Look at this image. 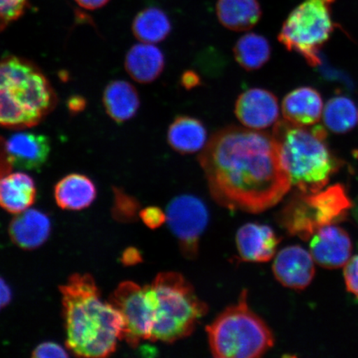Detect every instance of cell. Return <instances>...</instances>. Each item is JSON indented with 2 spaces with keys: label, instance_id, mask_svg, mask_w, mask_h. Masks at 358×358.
<instances>
[{
  "label": "cell",
  "instance_id": "6da1fadb",
  "mask_svg": "<svg viewBox=\"0 0 358 358\" xmlns=\"http://www.w3.org/2000/svg\"><path fill=\"white\" fill-rule=\"evenodd\" d=\"M213 199L223 208L261 213L292 186L273 134L229 127L215 133L199 155Z\"/></svg>",
  "mask_w": 358,
  "mask_h": 358
},
{
  "label": "cell",
  "instance_id": "7a4b0ae2",
  "mask_svg": "<svg viewBox=\"0 0 358 358\" xmlns=\"http://www.w3.org/2000/svg\"><path fill=\"white\" fill-rule=\"evenodd\" d=\"M60 291L69 350L80 357L113 355L123 339L124 317L113 304L103 301L93 277L74 274Z\"/></svg>",
  "mask_w": 358,
  "mask_h": 358
},
{
  "label": "cell",
  "instance_id": "3957f363",
  "mask_svg": "<svg viewBox=\"0 0 358 358\" xmlns=\"http://www.w3.org/2000/svg\"><path fill=\"white\" fill-rule=\"evenodd\" d=\"M57 104L55 88L34 62L17 56L0 59V127H36Z\"/></svg>",
  "mask_w": 358,
  "mask_h": 358
},
{
  "label": "cell",
  "instance_id": "277c9868",
  "mask_svg": "<svg viewBox=\"0 0 358 358\" xmlns=\"http://www.w3.org/2000/svg\"><path fill=\"white\" fill-rule=\"evenodd\" d=\"M280 148L282 162L291 183L301 194H313L324 189L338 171L339 161L326 142L321 125L298 127L279 120L273 129Z\"/></svg>",
  "mask_w": 358,
  "mask_h": 358
},
{
  "label": "cell",
  "instance_id": "5b68a950",
  "mask_svg": "<svg viewBox=\"0 0 358 358\" xmlns=\"http://www.w3.org/2000/svg\"><path fill=\"white\" fill-rule=\"evenodd\" d=\"M210 350L217 358H256L274 346L270 328L248 303V292L222 311L207 327Z\"/></svg>",
  "mask_w": 358,
  "mask_h": 358
},
{
  "label": "cell",
  "instance_id": "8992f818",
  "mask_svg": "<svg viewBox=\"0 0 358 358\" xmlns=\"http://www.w3.org/2000/svg\"><path fill=\"white\" fill-rule=\"evenodd\" d=\"M152 286L158 299L156 322L151 341L172 343L189 337L208 306L196 295L194 286L178 272H161Z\"/></svg>",
  "mask_w": 358,
  "mask_h": 358
},
{
  "label": "cell",
  "instance_id": "52a82bcc",
  "mask_svg": "<svg viewBox=\"0 0 358 358\" xmlns=\"http://www.w3.org/2000/svg\"><path fill=\"white\" fill-rule=\"evenodd\" d=\"M352 208L345 189L340 185L291 200L281 214V222L290 235L310 240L321 227L341 222Z\"/></svg>",
  "mask_w": 358,
  "mask_h": 358
},
{
  "label": "cell",
  "instance_id": "ba28073f",
  "mask_svg": "<svg viewBox=\"0 0 358 358\" xmlns=\"http://www.w3.org/2000/svg\"><path fill=\"white\" fill-rule=\"evenodd\" d=\"M334 0H306L290 13L279 34V41L299 53L308 64H321L320 52L333 33L330 6Z\"/></svg>",
  "mask_w": 358,
  "mask_h": 358
},
{
  "label": "cell",
  "instance_id": "9c48e42d",
  "mask_svg": "<svg viewBox=\"0 0 358 358\" xmlns=\"http://www.w3.org/2000/svg\"><path fill=\"white\" fill-rule=\"evenodd\" d=\"M122 313L124 320L123 339L136 348L144 340H151L156 322L158 299L152 285L141 286L124 281L109 301Z\"/></svg>",
  "mask_w": 358,
  "mask_h": 358
},
{
  "label": "cell",
  "instance_id": "30bf717a",
  "mask_svg": "<svg viewBox=\"0 0 358 358\" xmlns=\"http://www.w3.org/2000/svg\"><path fill=\"white\" fill-rule=\"evenodd\" d=\"M165 213L182 254L187 259H195L199 254V241L209 220L205 203L198 196L183 194L170 201Z\"/></svg>",
  "mask_w": 358,
  "mask_h": 358
},
{
  "label": "cell",
  "instance_id": "8fae6325",
  "mask_svg": "<svg viewBox=\"0 0 358 358\" xmlns=\"http://www.w3.org/2000/svg\"><path fill=\"white\" fill-rule=\"evenodd\" d=\"M235 114L245 127L262 131L279 122L278 100L268 90L249 89L237 99Z\"/></svg>",
  "mask_w": 358,
  "mask_h": 358
},
{
  "label": "cell",
  "instance_id": "7c38bea8",
  "mask_svg": "<svg viewBox=\"0 0 358 358\" xmlns=\"http://www.w3.org/2000/svg\"><path fill=\"white\" fill-rule=\"evenodd\" d=\"M315 259L299 245H289L275 256L273 273L285 287L301 290L308 287L315 277Z\"/></svg>",
  "mask_w": 358,
  "mask_h": 358
},
{
  "label": "cell",
  "instance_id": "4fadbf2b",
  "mask_svg": "<svg viewBox=\"0 0 358 358\" xmlns=\"http://www.w3.org/2000/svg\"><path fill=\"white\" fill-rule=\"evenodd\" d=\"M310 254L322 267L338 268L345 266L351 259L352 243L350 236L336 224L325 226L311 237Z\"/></svg>",
  "mask_w": 358,
  "mask_h": 358
},
{
  "label": "cell",
  "instance_id": "5bb4252c",
  "mask_svg": "<svg viewBox=\"0 0 358 358\" xmlns=\"http://www.w3.org/2000/svg\"><path fill=\"white\" fill-rule=\"evenodd\" d=\"M7 153L13 167L39 171L51 154L50 138L44 134L20 132L6 141Z\"/></svg>",
  "mask_w": 358,
  "mask_h": 358
},
{
  "label": "cell",
  "instance_id": "9a60e30c",
  "mask_svg": "<svg viewBox=\"0 0 358 358\" xmlns=\"http://www.w3.org/2000/svg\"><path fill=\"white\" fill-rule=\"evenodd\" d=\"M271 227L259 223H246L236 232V244L243 262L265 263L275 258L280 243Z\"/></svg>",
  "mask_w": 358,
  "mask_h": 358
},
{
  "label": "cell",
  "instance_id": "2e32d148",
  "mask_svg": "<svg viewBox=\"0 0 358 358\" xmlns=\"http://www.w3.org/2000/svg\"><path fill=\"white\" fill-rule=\"evenodd\" d=\"M52 223L47 214L37 209H28L13 218L8 234L20 248L33 250L42 246L51 234Z\"/></svg>",
  "mask_w": 358,
  "mask_h": 358
},
{
  "label": "cell",
  "instance_id": "e0dca14e",
  "mask_svg": "<svg viewBox=\"0 0 358 358\" xmlns=\"http://www.w3.org/2000/svg\"><path fill=\"white\" fill-rule=\"evenodd\" d=\"M323 100L312 87L294 90L282 101V113L286 122L298 127H312L323 115Z\"/></svg>",
  "mask_w": 358,
  "mask_h": 358
},
{
  "label": "cell",
  "instance_id": "ac0fdd59",
  "mask_svg": "<svg viewBox=\"0 0 358 358\" xmlns=\"http://www.w3.org/2000/svg\"><path fill=\"white\" fill-rule=\"evenodd\" d=\"M124 67L129 77L136 82L142 84L152 83L164 71V55L154 44L137 43L127 52Z\"/></svg>",
  "mask_w": 358,
  "mask_h": 358
},
{
  "label": "cell",
  "instance_id": "d6986e66",
  "mask_svg": "<svg viewBox=\"0 0 358 358\" xmlns=\"http://www.w3.org/2000/svg\"><path fill=\"white\" fill-rule=\"evenodd\" d=\"M37 198V187L28 173H10L0 178V207L12 214L28 210Z\"/></svg>",
  "mask_w": 358,
  "mask_h": 358
},
{
  "label": "cell",
  "instance_id": "ffe728a7",
  "mask_svg": "<svg viewBox=\"0 0 358 358\" xmlns=\"http://www.w3.org/2000/svg\"><path fill=\"white\" fill-rule=\"evenodd\" d=\"M96 195L95 183L84 174H67L55 187V198L58 207L69 211L87 208L96 200Z\"/></svg>",
  "mask_w": 358,
  "mask_h": 358
},
{
  "label": "cell",
  "instance_id": "44dd1931",
  "mask_svg": "<svg viewBox=\"0 0 358 358\" xmlns=\"http://www.w3.org/2000/svg\"><path fill=\"white\" fill-rule=\"evenodd\" d=\"M102 102L106 114L118 124L133 119L141 106L136 88L124 80H111L107 85L103 92Z\"/></svg>",
  "mask_w": 358,
  "mask_h": 358
},
{
  "label": "cell",
  "instance_id": "7402d4cb",
  "mask_svg": "<svg viewBox=\"0 0 358 358\" xmlns=\"http://www.w3.org/2000/svg\"><path fill=\"white\" fill-rule=\"evenodd\" d=\"M169 145L181 155H191L204 149L208 132L201 120L189 115H179L169 125Z\"/></svg>",
  "mask_w": 358,
  "mask_h": 358
},
{
  "label": "cell",
  "instance_id": "603a6c76",
  "mask_svg": "<svg viewBox=\"0 0 358 358\" xmlns=\"http://www.w3.org/2000/svg\"><path fill=\"white\" fill-rule=\"evenodd\" d=\"M258 0H218L217 15L225 28L241 32L252 29L262 17Z\"/></svg>",
  "mask_w": 358,
  "mask_h": 358
},
{
  "label": "cell",
  "instance_id": "cb8c5ba5",
  "mask_svg": "<svg viewBox=\"0 0 358 358\" xmlns=\"http://www.w3.org/2000/svg\"><path fill=\"white\" fill-rule=\"evenodd\" d=\"M171 22L160 8L150 7L138 13L133 21L134 37L141 43L155 44L163 42L171 32Z\"/></svg>",
  "mask_w": 358,
  "mask_h": 358
},
{
  "label": "cell",
  "instance_id": "d4e9b609",
  "mask_svg": "<svg viewBox=\"0 0 358 358\" xmlns=\"http://www.w3.org/2000/svg\"><path fill=\"white\" fill-rule=\"evenodd\" d=\"M235 59L243 69L252 71L261 69L271 56V46L268 40L254 33L245 34L234 48Z\"/></svg>",
  "mask_w": 358,
  "mask_h": 358
},
{
  "label": "cell",
  "instance_id": "484cf974",
  "mask_svg": "<svg viewBox=\"0 0 358 358\" xmlns=\"http://www.w3.org/2000/svg\"><path fill=\"white\" fill-rule=\"evenodd\" d=\"M325 127L336 134L348 133L356 127L358 113L355 103L346 96H336L327 102L323 111Z\"/></svg>",
  "mask_w": 358,
  "mask_h": 358
},
{
  "label": "cell",
  "instance_id": "4316f807",
  "mask_svg": "<svg viewBox=\"0 0 358 358\" xmlns=\"http://www.w3.org/2000/svg\"><path fill=\"white\" fill-rule=\"evenodd\" d=\"M115 203L113 216L120 222H131L136 219L138 212V201L124 191L114 187Z\"/></svg>",
  "mask_w": 358,
  "mask_h": 358
},
{
  "label": "cell",
  "instance_id": "83f0119b",
  "mask_svg": "<svg viewBox=\"0 0 358 358\" xmlns=\"http://www.w3.org/2000/svg\"><path fill=\"white\" fill-rule=\"evenodd\" d=\"M29 0H0V32L24 15Z\"/></svg>",
  "mask_w": 358,
  "mask_h": 358
},
{
  "label": "cell",
  "instance_id": "f1b7e54d",
  "mask_svg": "<svg viewBox=\"0 0 358 358\" xmlns=\"http://www.w3.org/2000/svg\"><path fill=\"white\" fill-rule=\"evenodd\" d=\"M344 280L349 293L358 299V255L349 259L344 268Z\"/></svg>",
  "mask_w": 358,
  "mask_h": 358
},
{
  "label": "cell",
  "instance_id": "f546056e",
  "mask_svg": "<svg viewBox=\"0 0 358 358\" xmlns=\"http://www.w3.org/2000/svg\"><path fill=\"white\" fill-rule=\"evenodd\" d=\"M32 357L36 358L69 357L66 349L55 342H45L34 349Z\"/></svg>",
  "mask_w": 358,
  "mask_h": 358
},
{
  "label": "cell",
  "instance_id": "4dcf8cb0",
  "mask_svg": "<svg viewBox=\"0 0 358 358\" xmlns=\"http://www.w3.org/2000/svg\"><path fill=\"white\" fill-rule=\"evenodd\" d=\"M138 214L143 222L151 229H156L166 222V213L158 207L146 208L141 210Z\"/></svg>",
  "mask_w": 358,
  "mask_h": 358
},
{
  "label": "cell",
  "instance_id": "1f68e13d",
  "mask_svg": "<svg viewBox=\"0 0 358 358\" xmlns=\"http://www.w3.org/2000/svg\"><path fill=\"white\" fill-rule=\"evenodd\" d=\"M13 165L8 159L6 141L0 136V178L12 171Z\"/></svg>",
  "mask_w": 358,
  "mask_h": 358
},
{
  "label": "cell",
  "instance_id": "d6a6232c",
  "mask_svg": "<svg viewBox=\"0 0 358 358\" xmlns=\"http://www.w3.org/2000/svg\"><path fill=\"white\" fill-rule=\"evenodd\" d=\"M142 259L141 252L136 248H129L123 252L120 262L124 266H134L142 262Z\"/></svg>",
  "mask_w": 358,
  "mask_h": 358
},
{
  "label": "cell",
  "instance_id": "836d02e7",
  "mask_svg": "<svg viewBox=\"0 0 358 358\" xmlns=\"http://www.w3.org/2000/svg\"><path fill=\"white\" fill-rule=\"evenodd\" d=\"M181 84L187 90H191L200 86L201 78L194 71H187L182 75Z\"/></svg>",
  "mask_w": 358,
  "mask_h": 358
},
{
  "label": "cell",
  "instance_id": "e575fe53",
  "mask_svg": "<svg viewBox=\"0 0 358 358\" xmlns=\"http://www.w3.org/2000/svg\"><path fill=\"white\" fill-rule=\"evenodd\" d=\"M12 301V291L10 286L0 277V311Z\"/></svg>",
  "mask_w": 358,
  "mask_h": 358
},
{
  "label": "cell",
  "instance_id": "d590c367",
  "mask_svg": "<svg viewBox=\"0 0 358 358\" xmlns=\"http://www.w3.org/2000/svg\"><path fill=\"white\" fill-rule=\"evenodd\" d=\"M80 7L87 8V10H97L109 2V0H75Z\"/></svg>",
  "mask_w": 358,
  "mask_h": 358
},
{
  "label": "cell",
  "instance_id": "8d00e7d4",
  "mask_svg": "<svg viewBox=\"0 0 358 358\" xmlns=\"http://www.w3.org/2000/svg\"><path fill=\"white\" fill-rule=\"evenodd\" d=\"M353 216H355L356 221L358 223V199L355 205L352 206Z\"/></svg>",
  "mask_w": 358,
  "mask_h": 358
}]
</instances>
